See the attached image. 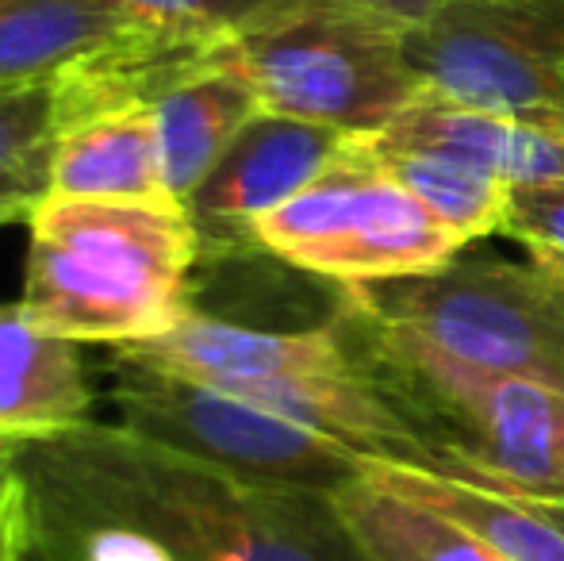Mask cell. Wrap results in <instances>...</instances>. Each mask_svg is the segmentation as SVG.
I'll return each instance as SVG.
<instances>
[{
	"instance_id": "cell-1",
	"label": "cell",
	"mask_w": 564,
	"mask_h": 561,
	"mask_svg": "<svg viewBox=\"0 0 564 561\" xmlns=\"http://www.w3.org/2000/svg\"><path fill=\"white\" fill-rule=\"evenodd\" d=\"M39 524H116L173 561H365L335 500L253 485L123 423H82L23 450Z\"/></svg>"
},
{
	"instance_id": "cell-2",
	"label": "cell",
	"mask_w": 564,
	"mask_h": 561,
	"mask_svg": "<svg viewBox=\"0 0 564 561\" xmlns=\"http://www.w3.org/2000/svg\"><path fill=\"white\" fill-rule=\"evenodd\" d=\"M20 308L77 346L150 343L193 308L200 231L181 201L46 196L28 219Z\"/></svg>"
},
{
	"instance_id": "cell-3",
	"label": "cell",
	"mask_w": 564,
	"mask_h": 561,
	"mask_svg": "<svg viewBox=\"0 0 564 561\" xmlns=\"http://www.w3.org/2000/svg\"><path fill=\"white\" fill-rule=\"evenodd\" d=\"M349 346L423 427L442 477L564 500V392L468 366L346 308Z\"/></svg>"
},
{
	"instance_id": "cell-4",
	"label": "cell",
	"mask_w": 564,
	"mask_h": 561,
	"mask_svg": "<svg viewBox=\"0 0 564 561\" xmlns=\"http://www.w3.org/2000/svg\"><path fill=\"white\" fill-rule=\"evenodd\" d=\"M346 308L468 366L564 392V258L527 242H468L438 273L354 284Z\"/></svg>"
},
{
	"instance_id": "cell-5",
	"label": "cell",
	"mask_w": 564,
	"mask_h": 561,
	"mask_svg": "<svg viewBox=\"0 0 564 561\" xmlns=\"http://www.w3.org/2000/svg\"><path fill=\"white\" fill-rule=\"evenodd\" d=\"M408 31L346 0H276L216 51L265 112L354 136L392 123L426 89L408 58Z\"/></svg>"
},
{
	"instance_id": "cell-6",
	"label": "cell",
	"mask_w": 564,
	"mask_h": 561,
	"mask_svg": "<svg viewBox=\"0 0 564 561\" xmlns=\"http://www.w3.org/2000/svg\"><path fill=\"white\" fill-rule=\"evenodd\" d=\"M253 247L354 289L438 273L468 242L341 142L319 177L253 224Z\"/></svg>"
},
{
	"instance_id": "cell-7",
	"label": "cell",
	"mask_w": 564,
	"mask_h": 561,
	"mask_svg": "<svg viewBox=\"0 0 564 561\" xmlns=\"http://www.w3.org/2000/svg\"><path fill=\"white\" fill-rule=\"evenodd\" d=\"M112 404L119 423L253 485L335 496L365 473V457L265 408L170 369L119 358Z\"/></svg>"
},
{
	"instance_id": "cell-8",
	"label": "cell",
	"mask_w": 564,
	"mask_h": 561,
	"mask_svg": "<svg viewBox=\"0 0 564 561\" xmlns=\"http://www.w3.org/2000/svg\"><path fill=\"white\" fill-rule=\"evenodd\" d=\"M426 89L491 112H542L564 74V0H460L408 31Z\"/></svg>"
},
{
	"instance_id": "cell-9",
	"label": "cell",
	"mask_w": 564,
	"mask_h": 561,
	"mask_svg": "<svg viewBox=\"0 0 564 561\" xmlns=\"http://www.w3.org/2000/svg\"><path fill=\"white\" fill-rule=\"evenodd\" d=\"M346 136L327 123L261 112L185 201L200 255L208 247H253V224L319 177Z\"/></svg>"
},
{
	"instance_id": "cell-10",
	"label": "cell",
	"mask_w": 564,
	"mask_h": 561,
	"mask_svg": "<svg viewBox=\"0 0 564 561\" xmlns=\"http://www.w3.org/2000/svg\"><path fill=\"white\" fill-rule=\"evenodd\" d=\"M173 43L212 39L170 31L127 0H0V89L54 85L77 69Z\"/></svg>"
},
{
	"instance_id": "cell-11",
	"label": "cell",
	"mask_w": 564,
	"mask_h": 561,
	"mask_svg": "<svg viewBox=\"0 0 564 561\" xmlns=\"http://www.w3.org/2000/svg\"><path fill=\"white\" fill-rule=\"evenodd\" d=\"M119 358L170 369L204 385L250 381V377H349L365 374V362L349 346L341 323L307 331H269L227 323L188 308L177 327L150 343L116 350Z\"/></svg>"
},
{
	"instance_id": "cell-12",
	"label": "cell",
	"mask_w": 564,
	"mask_h": 561,
	"mask_svg": "<svg viewBox=\"0 0 564 561\" xmlns=\"http://www.w3.org/2000/svg\"><path fill=\"white\" fill-rule=\"evenodd\" d=\"M372 136L411 147H434L496 173L511 188L564 185V136L514 112H491L423 89L392 123Z\"/></svg>"
},
{
	"instance_id": "cell-13",
	"label": "cell",
	"mask_w": 564,
	"mask_h": 561,
	"mask_svg": "<svg viewBox=\"0 0 564 561\" xmlns=\"http://www.w3.org/2000/svg\"><path fill=\"white\" fill-rule=\"evenodd\" d=\"M93 385L77 343L43 335L0 300V446L28 450L89 423Z\"/></svg>"
},
{
	"instance_id": "cell-14",
	"label": "cell",
	"mask_w": 564,
	"mask_h": 561,
	"mask_svg": "<svg viewBox=\"0 0 564 561\" xmlns=\"http://www.w3.org/2000/svg\"><path fill=\"white\" fill-rule=\"evenodd\" d=\"M216 43L154 97L165 188L181 204L216 170L230 142L265 112L253 85L219 58Z\"/></svg>"
},
{
	"instance_id": "cell-15",
	"label": "cell",
	"mask_w": 564,
	"mask_h": 561,
	"mask_svg": "<svg viewBox=\"0 0 564 561\" xmlns=\"http://www.w3.org/2000/svg\"><path fill=\"white\" fill-rule=\"evenodd\" d=\"M365 470L392 493L426 504L465 531L480 535L511 561H564V500L488 488L395 462H365Z\"/></svg>"
},
{
	"instance_id": "cell-16",
	"label": "cell",
	"mask_w": 564,
	"mask_h": 561,
	"mask_svg": "<svg viewBox=\"0 0 564 561\" xmlns=\"http://www.w3.org/2000/svg\"><path fill=\"white\" fill-rule=\"evenodd\" d=\"M346 147L369 165L384 170L395 185L408 188L415 201H423L434 216L460 235L465 242L503 235L511 185L496 173L465 162L457 154L434 147H411V142H388L372 131L346 136Z\"/></svg>"
},
{
	"instance_id": "cell-17",
	"label": "cell",
	"mask_w": 564,
	"mask_h": 561,
	"mask_svg": "<svg viewBox=\"0 0 564 561\" xmlns=\"http://www.w3.org/2000/svg\"><path fill=\"white\" fill-rule=\"evenodd\" d=\"M330 500L365 561H511L449 516L372 481L369 470Z\"/></svg>"
},
{
	"instance_id": "cell-18",
	"label": "cell",
	"mask_w": 564,
	"mask_h": 561,
	"mask_svg": "<svg viewBox=\"0 0 564 561\" xmlns=\"http://www.w3.org/2000/svg\"><path fill=\"white\" fill-rule=\"evenodd\" d=\"M58 82L0 89V227L28 224L51 196Z\"/></svg>"
},
{
	"instance_id": "cell-19",
	"label": "cell",
	"mask_w": 564,
	"mask_h": 561,
	"mask_svg": "<svg viewBox=\"0 0 564 561\" xmlns=\"http://www.w3.org/2000/svg\"><path fill=\"white\" fill-rule=\"evenodd\" d=\"M39 539L62 561H173L158 539L116 524H39Z\"/></svg>"
},
{
	"instance_id": "cell-20",
	"label": "cell",
	"mask_w": 564,
	"mask_h": 561,
	"mask_svg": "<svg viewBox=\"0 0 564 561\" xmlns=\"http://www.w3.org/2000/svg\"><path fill=\"white\" fill-rule=\"evenodd\" d=\"M142 15L193 39H224L258 20L276 0H127Z\"/></svg>"
},
{
	"instance_id": "cell-21",
	"label": "cell",
	"mask_w": 564,
	"mask_h": 561,
	"mask_svg": "<svg viewBox=\"0 0 564 561\" xmlns=\"http://www.w3.org/2000/svg\"><path fill=\"white\" fill-rule=\"evenodd\" d=\"M503 239L564 258V185H519L507 204Z\"/></svg>"
},
{
	"instance_id": "cell-22",
	"label": "cell",
	"mask_w": 564,
	"mask_h": 561,
	"mask_svg": "<svg viewBox=\"0 0 564 561\" xmlns=\"http://www.w3.org/2000/svg\"><path fill=\"white\" fill-rule=\"evenodd\" d=\"M35 535V488L23 450L0 446V561H23Z\"/></svg>"
},
{
	"instance_id": "cell-23",
	"label": "cell",
	"mask_w": 564,
	"mask_h": 561,
	"mask_svg": "<svg viewBox=\"0 0 564 561\" xmlns=\"http://www.w3.org/2000/svg\"><path fill=\"white\" fill-rule=\"evenodd\" d=\"M346 4L369 8V12L388 15V20L403 23V28H415V23H423V20H431V15L460 4V0H346Z\"/></svg>"
},
{
	"instance_id": "cell-24",
	"label": "cell",
	"mask_w": 564,
	"mask_h": 561,
	"mask_svg": "<svg viewBox=\"0 0 564 561\" xmlns=\"http://www.w3.org/2000/svg\"><path fill=\"white\" fill-rule=\"evenodd\" d=\"M23 561H62V558L54 554V550L46 547V542H43V539H39V535H35V547H31L28 554H23Z\"/></svg>"
}]
</instances>
